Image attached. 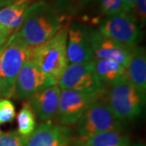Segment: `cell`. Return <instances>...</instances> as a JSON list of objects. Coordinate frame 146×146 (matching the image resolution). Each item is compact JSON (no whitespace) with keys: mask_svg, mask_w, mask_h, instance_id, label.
<instances>
[{"mask_svg":"<svg viewBox=\"0 0 146 146\" xmlns=\"http://www.w3.org/2000/svg\"><path fill=\"white\" fill-rule=\"evenodd\" d=\"M64 16L45 0L32 3L21 25L17 31L29 46L35 47L50 39L62 27Z\"/></svg>","mask_w":146,"mask_h":146,"instance_id":"obj_1","label":"cell"},{"mask_svg":"<svg viewBox=\"0 0 146 146\" xmlns=\"http://www.w3.org/2000/svg\"><path fill=\"white\" fill-rule=\"evenodd\" d=\"M32 50L33 47L25 43L17 32L8 38L0 59V96L13 97L18 74L25 63L30 60Z\"/></svg>","mask_w":146,"mask_h":146,"instance_id":"obj_2","label":"cell"},{"mask_svg":"<svg viewBox=\"0 0 146 146\" xmlns=\"http://www.w3.org/2000/svg\"><path fill=\"white\" fill-rule=\"evenodd\" d=\"M68 25H64L50 39L33 47L32 62L56 81L62 76L68 66L67 57Z\"/></svg>","mask_w":146,"mask_h":146,"instance_id":"obj_3","label":"cell"},{"mask_svg":"<svg viewBox=\"0 0 146 146\" xmlns=\"http://www.w3.org/2000/svg\"><path fill=\"white\" fill-rule=\"evenodd\" d=\"M107 98V103L115 117L120 122H127L141 115L146 98L124 75L110 85Z\"/></svg>","mask_w":146,"mask_h":146,"instance_id":"obj_4","label":"cell"},{"mask_svg":"<svg viewBox=\"0 0 146 146\" xmlns=\"http://www.w3.org/2000/svg\"><path fill=\"white\" fill-rule=\"evenodd\" d=\"M122 122L114 115L106 102L97 100L88 106L76 123L79 141L106 131L120 130Z\"/></svg>","mask_w":146,"mask_h":146,"instance_id":"obj_5","label":"cell"},{"mask_svg":"<svg viewBox=\"0 0 146 146\" xmlns=\"http://www.w3.org/2000/svg\"><path fill=\"white\" fill-rule=\"evenodd\" d=\"M141 28L132 13L121 11L106 16L100 22L98 31L121 45L133 49L141 36Z\"/></svg>","mask_w":146,"mask_h":146,"instance_id":"obj_6","label":"cell"},{"mask_svg":"<svg viewBox=\"0 0 146 146\" xmlns=\"http://www.w3.org/2000/svg\"><path fill=\"white\" fill-rule=\"evenodd\" d=\"M61 89L102 93L104 87L95 72L94 60L83 63H70L58 81Z\"/></svg>","mask_w":146,"mask_h":146,"instance_id":"obj_7","label":"cell"},{"mask_svg":"<svg viewBox=\"0 0 146 146\" xmlns=\"http://www.w3.org/2000/svg\"><path fill=\"white\" fill-rule=\"evenodd\" d=\"M101 94L102 93L61 89L56 116L58 121L63 126L76 124L89 105L100 99Z\"/></svg>","mask_w":146,"mask_h":146,"instance_id":"obj_8","label":"cell"},{"mask_svg":"<svg viewBox=\"0 0 146 146\" xmlns=\"http://www.w3.org/2000/svg\"><path fill=\"white\" fill-rule=\"evenodd\" d=\"M57 84L54 79L29 60L25 63L18 74L13 96L17 99H29L37 92Z\"/></svg>","mask_w":146,"mask_h":146,"instance_id":"obj_9","label":"cell"},{"mask_svg":"<svg viewBox=\"0 0 146 146\" xmlns=\"http://www.w3.org/2000/svg\"><path fill=\"white\" fill-rule=\"evenodd\" d=\"M89 35L94 60H111L126 68L132 49L104 36L97 29H89Z\"/></svg>","mask_w":146,"mask_h":146,"instance_id":"obj_10","label":"cell"},{"mask_svg":"<svg viewBox=\"0 0 146 146\" xmlns=\"http://www.w3.org/2000/svg\"><path fill=\"white\" fill-rule=\"evenodd\" d=\"M67 57L68 63H83L94 60L89 29L76 22L68 25Z\"/></svg>","mask_w":146,"mask_h":146,"instance_id":"obj_11","label":"cell"},{"mask_svg":"<svg viewBox=\"0 0 146 146\" xmlns=\"http://www.w3.org/2000/svg\"><path fill=\"white\" fill-rule=\"evenodd\" d=\"M72 131L67 126L45 121L28 137L25 146H70Z\"/></svg>","mask_w":146,"mask_h":146,"instance_id":"obj_12","label":"cell"},{"mask_svg":"<svg viewBox=\"0 0 146 146\" xmlns=\"http://www.w3.org/2000/svg\"><path fill=\"white\" fill-rule=\"evenodd\" d=\"M61 89L58 84L41 90L29 98L35 115L42 121H51L57 116Z\"/></svg>","mask_w":146,"mask_h":146,"instance_id":"obj_13","label":"cell"},{"mask_svg":"<svg viewBox=\"0 0 146 146\" xmlns=\"http://www.w3.org/2000/svg\"><path fill=\"white\" fill-rule=\"evenodd\" d=\"M126 76L144 97L146 96V52L145 47L132 49L129 62L125 68ZM146 98V97H145Z\"/></svg>","mask_w":146,"mask_h":146,"instance_id":"obj_14","label":"cell"},{"mask_svg":"<svg viewBox=\"0 0 146 146\" xmlns=\"http://www.w3.org/2000/svg\"><path fill=\"white\" fill-rule=\"evenodd\" d=\"M32 3V0H15L13 3L1 8L0 27L10 32L11 34L18 31Z\"/></svg>","mask_w":146,"mask_h":146,"instance_id":"obj_15","label":"cell"},{"mask_svg":"<svg viewBox=\"0 0 146 146\" xmlns=\"http://www.w3.org/2000/svg\"><path fill=\"white\" fill-rule=\"evenodd\" d=\"M95 72L102 85H110L126 75L125 68L107 59L94 60Z\"/></svg>","mask_w":146,"mask_h":146,"instance_id":"obj_16","label":"cell"},{"mask_svg":"<svg viewBox=\"0 0 146 146\" xmlns=\"http://www.w3.org/2000/svg\"><path fill=\"white\" fill-rule=\"evenodd\" d=\"M79 141V140H78ZM89 146H130L129 136L120 132L119 130L106 131L84 141H80Z\"/></svg>","mask_w":146,"mask_h":146,"instance_id":"obj_17","label":"cell"},{"mask_svg":"<svg viewBox=\"0 0 146 146\" xmlns=\"http://www.w3.org/2000/svg\"><path fill=\"white\" fill-rule=\"evenodd\" d=\"M16 119L18 125L17 131L24 136H30L36 128V115L29 102L22 106Z\"/></svg>","mask_w":146,"mask_h":146,"instance_id":"obj_18","label":"cell"},{"mask_svg":"<svg viewBox=\"0 0 146 146\" xmlns=\"http://www.w3.org/2000/svg\"><path fill=\"white\" fill-rule=\"evenodd\" d=\"M28 137L21 135L17 131L4 132L0 135V146H25Z\"/></svg>","mask_w":146,"mask_h":146,"instance_id":"obj_19","label":"cell"},{"mask_svg":"<svg viewBox=\"0 0 146 146\" xmlns=\"http://www.w3.org/2000/svg\"><path fill=\"white\" fill-rule=\"evenodd\" d=\"M16 117V108L12 102L0 98V124L12 122Z\"/></svg>","mask_w":146,"mask_h":146,"instance_id":"obj_20","label":"cell"},{"mask_svg":"<svg viewBox=\"0 0 146 146\" xmlns=\"http://www.w3.org/2000/svg\"><path fill=\"white\" fill-rule=\"evenodd\" d=\"M123 11L122 0H101V12L105 17L119 13Z\"/></svg>","mask_w":146,"mask_h":146,"instance_id":"obj_21","label":"cell"},{"mask_svg":"<svg viewBox=\"0 0 146 146\" xmlns=\"http://www.w3.org/2000/svg\"><path fill=\"white\" fill-rule=\"evenodd\" d=\"M132 15L136 18L141 28L146 24V0H136Z\"/></svg>","mask_w":146,"mask_h":146,"instance_id":"obj_22","label":"cell"},{"mask_svg":"<svg viewBox=\"0 0 146 146\" xmlns=\"http://www.w3.org/2000/svg\"><path fill=\"white\" fill-rule=\"evenodd\" d=\"M76 0H56L57 4L54 6L59 12L63 11V10H66L68 8H71L72 7V3ZM80 2V0H78ZM62 13V12H61Z\"/></svg>","mask_w":146,"mask_h":146,"instance_id":"obj_23","label":"cell"},{"mask_svg":"<svg viewBox=\"0 0 146 146\" xmlns=\"http://www.w3.org/2000/svg\"><path fill=\"white\" fill-rule=\"evenodd\" d=\"M135 2H136V0H122L123 11L131 13L134 9V7H135Z\"/></svg>","mask_w":146,"mask_h":146,"instance_id":"obj_24","label":"cell"},{"mask_svg":"<svg viewBox=\"0 0 146 146\" xmlns=\"http://www.w3.org/2000/svg\"><path fill=\"white\" fill-rule=\"evenodd\" d=\"M11 35L9 31H7V29L0 27V46L4 45L7 41L8 40V38Z\"/></svg>","mask_w":146,"mask_h":146,"instance_id":"obj_25","label":"cell"},{"mask_svg":"<svg viewBox=\"0 0 146 146\" xmlns=\"http://www.w3.org/2000/svg\"><path fill=\"white\" fill-rule=\"evenodd\" d=\"M15 0H0V9L4 7L7 5L10 4L11 3H13Z\"/></svg>","mask_w":146,"mask_h":146,"instance_id":"obj_26","label":"cell"},{"mask_svg":"<svg viewBox=\"0 0 146 146\" xmlns=\"http://www.w3.org/2000/svg\"><path fill=\"white\" fill-rule=\"evenodd\" d=\"M96 1H98V0H80L79 3H80V5L84 6V5H87V4H89V3H91L96 2Z\"/></svg>","mask_w":146,"mask_h":146,"instance_id":"obj_27","label":"cell"},{"mask_svg":"<svg viewBox=\"0 0 146 146\" xmlns=\"http://www.w3.org/2000/svg\"><path fill=\"white\" fill-rule=\"evenodd\" d=\"M76 143V146H89L87 145H85V144H84L83 142H81V141H77Z\"/></svg>","mask_w":146,"mask_h":146,"instance_id":"obj_28","label":"cell"},{"mask_svg":"<svg viewBox=\"0 0 146 146\" xmlns=\"http://www.w3.org/2000/svg\"><path fill=\"white\" fill-rule=\"evenodd\" d=\"M4 46H5V44L3 45V46H0V54L3 52V49H4Z\"/></svg>","mask_w":146,"mask_h":146,"instance_id":"obj_29","label":"cell"},{"mask_svg":"<svg viewBox=\"0 0 146 146\" xmlns=\"http://www.w3.org/2000/svg\"><path fill=\"white\" fill-rule=\"evenodd\" d=\"M134 146H145V145H143V144H137V145H136Z\"/></svg>","mask_w":146,"mask_h":146,"instance_id":"obj_30","label":"cell"},{"mask_svg":"<svg viewBox=\"0 0 146 146\" xmlns=\"http://www.w3.org/2000/svg\"><path fill=\"white\" fill-rule=\"evenodd\" d=\"M2 134V131H1V128H0V135Z\"/></svg>","mask_w":146,"mask_h":146,"instance_id":"obj_31","label":"cell"},{"mask_svg":"<svg viewBox=\"0 0 146 146\" xmlns=\"http://www.w3.org/2000/svg\"><path fill=\"white\" fill-rule=\"evenodd\" d=\"M2 53H3V52H2ZM2 53L0 54V59H1V54H2Z\"/></svg>","mask_w":146,"mask_h":146,"instance_id":"obj_32","label":"cell"}]
</instances>
